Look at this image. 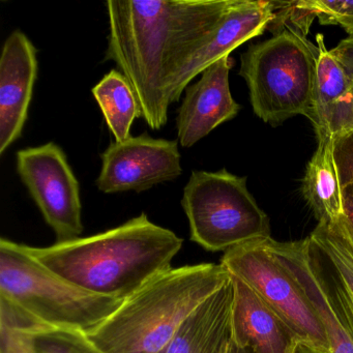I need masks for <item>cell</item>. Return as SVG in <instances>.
Listing matches in <instances>:
<instances>
[{
  "instance_id": "6da1fadb",
  "label": "cell",
  "mask_w": 353,
  "mask_h": 353,
  "mask_svg": "<svg viewBox=\"0 0 353 353\" xmlns=\"http://www.w3.org/2000/svg\"><path fill=\"white\" fill-rule=\"evenodd\" d=\"M236 0H109L107 61L135 92L152 130L168 121L173 88Z\"/></svg>"
},
{
  "instance_id": "7a4b0ae2",
  "label": "cell",
  "mask_w": 353,
  "mask_h": 353,
  "mask_svg": "<svg viewBox=\"0 0 353 353\" xmlns=\"http://www.w3.org/2000/svg\"><path fill=\"white\" fill-rule=\"evenodd\" d=\"M183 245V239L173 231L141 214L92 236L26 248L37 261L71 284L125 301L171 270V261Z\"/></svg>"
},
{
  "instance_id": "3957f363",
  "label": "cell",
  "mask_w": 353,
  "mask_h": 353,
  "mask_svg": "<svg viewBox=\"0 0 353 353\" xmlns=\"http://www.w3.org/2000/svg\"><path fill=\"white\" fill-rule=\"evenodd\" d=\"M229 280L221 263L171 268L86 336L105 353H160L187 318Z\"/></svg>"
},
{
  "instance_id": "277c9868",
  "label": "cell",
  "mask_w": 353,
  "mask_h": 353,
  "mask_svg": "<svg viewBox=\"0 0 353 353\" xmlns=\"http://www.w3.org/2000/svg\"><path fill=\"white\" fill-rule=\"evenodd\" d=\"M0 296L49 327L88 334L123 301L83 290L37 261L26 245L0 239Z\"/></svg>"
},
{
  "instance_id": "5b68a950",
  "label": "cell",
  "mask_w": 353,
  "mask_h": 353,
  "mask_svg": "<svg viewBox=\"0 0 353 353\" xmlns=\"http://www.w3.org/2000/svg\"><path fill=\"white\" fill-rule=\"evenodd\" d=\"M319 48L285 28L241 54L239 75L247 82L254 113L272 127L295 115L309 119Z\"/></svg>"
},
{
  "instance_id": "8992f818",
  "label": "cell",
  "mask_w": 353,
  "mask_h": 353,
  "mask_svg": "<svg viewBox=\"0 0 353 353\" xmlns=\"http://www.w3.org/2000/svg\"><path fill=\"white\" fill-rule=\"evenodd\" d=\"M181 206L194 243L210 252L270 237V219L247 187V179L226 169L193 171Z\"/></svg>"
},
{
  "instance_id": "52a82bcc",
  "label": "cell",
  "mask_w": 353,
  "mask_h": 353,
  "mask_svg": "<svg viewBox=\"0 0 353 353\" xmlns=\"http://www.w3.org/2000/svg\"><path fill=\"white\" fill-rule=\"evenodd\" d=\"M264 239L227 250L221 264L282 318L301 342L330 352L327 336L317 311L294 276L266 247Z\"/></svg>"
},
{
  "instance_id": "ba28073f",
  "label": "cell",
  "mask_w": 353,
  "mask_h": 353,
  "mask_svg": "<svg viewBox=\"0 0 353 353\" xmlns=\"http://www.w3.org/2000/svg\"><path fill=\"white\" fill-rule=\"evenodd\" d=\"M16 162L20 179L57 241L81 237L84 227L79 181L61 146L49 142L24 148L16 154Z\"/></svg>"
},
{
  "instance_id": "9c48e42d",
  "label": "cell",
  "mask_w": 353,
  "mask_h": 353,
  "mask_svg": "<svg viewBox=\"0 0 353 353\" xmlns=\"http://www.w3.org/2000/svg\"><path fill=\"white\" fill-rule=\"evenodd\" d=\"M101 158L96 185L105 194L141 193L183 173L179 141L156 139L148 134L112 142Z\"/></svg>"
},
{
  "instance_id": "30bf717a",
  "label": "cell",
  "mask_w": 353,
  "mask_h": 353,
  "mask_svg": "<svg viewBox=\"0 0 353 353\" xmlns=\"http://www.w3.org/2000/svg\"><path fill=\"white\" fill-rule=\"evenodd\" d=\"M264 243L294 276L317 311L327 336L330 353H353V330L321 250L309 236L286 243L270 236Z\"/></svg>"
},
{
  "instance_id": "8fae6325",
  "label": "cell",
  "mask_w": 353,
  "mask_h": 353,
  "mask_svg": "<svg viewBox=\"0 0 353 353\" xmlns=\"http://www.w3.org/2000/svg\"><path fill=\"white\" fill-rule=\"evenodd\" d=\"M38 51L21 30H14L0 57V154L23 133L38 78Z\"/></svg>"
},
{
  "instance_id": "7c38bea8",
  "label": "cell",
  "mask_w": 353,
  "mask_h": 353,
  "mask_svg": "<svg viewBox=\"0 0 353 353\" xmlns=\"http://www.w3.org/2000/svg\"><path fill=\"white\" fill-rule=\"evenodd\" d=\"M233 65L230 55L222 57L204 70L196 83L185 88L176 117L177 138L183 148H192L239 114L241 106L233 99L229 85Z\"/></svg>"
},
{
  "instance_id": "4fadbf2b",
  "label": "cell",
  "mask_w": 353,
  "mask_h": 353,
  "mask_svg": "<svg viewBox=\"0 0 353 353\" xmlns=\"http://www.w3.org/2000/svg\"><path fill=\"white\" fill-rule=\"evenodd\" d=\"M276 13L274 1L236 0L206 44L196 53L177 78L171 102L181 100L185 88L198 75L243 43L263 34Z\"/></svg>"
},
{
  "instance_id": "5bb4252c",
  "label": "cell",
  "mask_w": 353,
  "mask_h": 353,
  "mask_svg": "<svg viewBox=\"0 0 353 353\" xmlns=\"http://www.w3.org/2000/svg\"><path fill=\"white\" fill-rule=\"evenodd\" d=\"M231 311V341L254 353H293L301 341L286 322L236 276Z\"/></svg>"
},
{
  "instance_id": "9a60e30c",
  "label": "cell",
  "mask_w": 353,
  "mask_h": 353,
  "mask_svg": "<svg viewBox=\"0 0 353 353\" xmlns=\"http://www.w3.org/2000/svg\"><path fill=\"white\" fill-rule=\"evenodd\" d=\"M232 280L200 305L160 353H224L231 341Z\"/></svg>"
},
{
  "instance_id": "2e32d148",
  "label": "cell",
  "mask_w": 353,
  "mask_h": 353,
  "mask_svg": "<svg viewBox=\"0 0 353 353\" xmlns=\"http://www.w3.org/2000/svg\"><path fill=\"white\" fill-rule=\"evenodd\" d=\"M319 55L314 86L313 106L309 121L315 130L317 140L332 137V123L350 100L353 77L344 65L332 55L324 45L323 36L317 34Z\"/></svg>"
},
{
  "instance_id": "e0dca14e",
  "label": "cell",
  "mask_w": 353,
  "mask_h": 353,
  "mask_svg": "<svg viewBox=\"0 0 353 353\" xmlns=\"http://www.w3.org/2000/svg\"><path fill=\"white\" fill-rule=\"evenodd\" d=\"M334 137L318 140L317 150L307 163L303 195L319 222H334L344 216L342 187L334 156Z\"/></svg>"
},
{
  "instance_id": "ac0fdd59",
  "label": "cell",
  "mask_w": 353,
  "mask_h": 353,
  "mask_svg": "<svg viewBox=\"0 0 353 353\" xmlns=\"http://www.w3.org/2000/svg\"><path fill=\"white\" fill-rule=\"evenodd\" d=\"M343 216L334 222L318 223L309 237L325 256L339 299L353 330V239Z\"/></svg>"
},
{
  "instance_id": "d6986e66",
  "label": "cell",
  "mask_w": 353,
  "mask_h": 353,
  "mask_svg": "<svg viewBox=\"0 0 353 353\" xmlns=\"http://www.w3.org/2000/svg\"><path fill=\"white\" fill-rule=\"evenodd\" d=\"M92 92L115 141L131 137L132 125L136 119H140V108L127 78L117 70H111Z\"/></svg>"
},
{
  "instance_id": "ffe728a7",
  "label": "cell",
  "mask_w": 353,
  "mask_h": 353,
  "mask_svg": "<svg viewBox=\"0 0 353 353\" xmlns=\"http://www.w3.org/2000/svg\"><path fill=\"white\" fill-rule=\"evenodd\" d=\"M22 332L28 353H105L79 330L38 326Z\"/></svg>"
},
{
  "instance_id": "44dd1931",
  "label": "cell",
  "mask_w": 353,
  "mask_h": 353,
  "mask_svg": "<svg viewBox=\"0 0 353 353\" xmlns=\"http://www.w3.org/2000/svg\"><path fill=\"white\" fill-rule=\"evenodd\" d=\"M315 13L321 26H339L353 39V0H301Z\"/></svg>"
},
{
  "instance_id": "7402d4cb",
  "label": "cell",
  "mask_w": 353,
  "mask_h": 353,
  "mask_svg": "<svg viewBox=\"0 0 353 353\" xmlns=\"http://www.w3.org/2000/svg\"><path fill=\"white\" fill-rule=\"evenodd\" d=\"M334 156L343 189L353 181V130L334 137Z\"/></svg>"
},
{
  "instance_id": "603a6c76",
  "label": "cell",
  "mask_w": 353,
  "mask_h": 353,
  "mask_svg": "<svg viewBox=\"0 0 353 353\" xmlns=\"http://www.w3.org/2000/svg\"><path fill=\"white\" fill-rule=\"evenodd\" d=\"M0 353H28L22 330L0 324Z\"/></svg>"
},
{
  "instance_id": "cb8c5ba5",
  "label": "cell",
  "mask_w": 353,
  "mask_h": 353,
  "mask_svg": "<svg viewBox=\"0 0 353 353\" xmlns=\"http://www.w3.org/2000/svg\"><path fill=\"white\" fill-rule=\"evenodd\" d=\"M330 52L334 55L353 77V39L347 38L341 41Z\"/></svg>"
},
{
  "instance_id": "d4e9b609",
  "label": "cell",
  "mask_w": 353,
  "mask_h": 353,
  "mask_svg": "<svg viewBox=\"0 0 353 353\" xmlns=\"http://www.w3.org/2000/svg\"><path fill=\"white\" fill-rule=\"evenodd\" d=\"M353 130V86L351 90L350 100L347 104L346 108L341 113L332 128V137L342 135L346 132Z\"/></svg>"
},
{
  "instance_id": "484cf974",
  "label": "cell",
  "mask_w": 353,
  "mask_h": 353,
  "mask_svg": "<svg viewBox=\"0 0 353 353\" xmlns=\"http://www.w3.org/2000/svg\"><path fill=\"white\" fill-rule=\"evenodd\" d=\"M345 224L353 239V181L342 189Z\"/></svg>"
},
{
  "instance_id": "4316f807",
  "label": "cell",
  "mask_w": 353,
  "mask_h": 353,
  "mask_svg": "<svg viewBox=\"0 0 353 353\" xmlns=\"http://www.w3.org/2000/svg\"><path fill=\"white\" fill-rule=\"evenodd\" d=\"M293 353H330L328 351L321 350V349L316 348L312 345L307 343L299 342L295 347Z\"/></svg>"
},
{
  "instance_id": "83f0119b",
  "label": "cell",
  "mask_w": 353,
  "mask_h": 353,
  "mask_svg": "<svg viewBox=\"0 0 353 353\" xmlns=\"http://www.w3.org/2000/svg\"><path fill=\"white\" fill-rule=\"evenodd\" d=\"M227 353H254L249 347H239L236 344L230 341L228 344V348H227Z\"/></svg>"
},
{
  "instance_id": "f1b7e54d",
  "label": "cell",
  "mask_w": 353,
  "mask_h": 353,
  "mask_svg": "<svg viewBox=\"0 0 353 353\" xmlns=\"http://www.w3.org/2000/svg\"><path fill=\"white\" fill-rule=\"evenodd\" d=\"M227 348H228V347H227ZM225 353H227V350H226V351H225Z\"/></svg>"
}]
</instances>
